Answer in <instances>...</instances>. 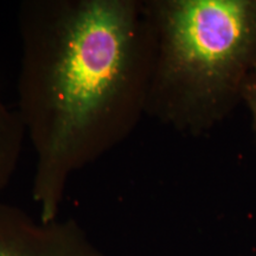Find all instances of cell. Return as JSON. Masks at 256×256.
<instances>
[{
    "instance_id": "obj_4",
    "label": "cell",
    "mask_w": 256,
    "mask_h": 256,
    "mask_svg": "<svg viewBox=\"0 0 256 256\" xmlns=\"http://www.w3.org/2000/svg\"><path fill=\"white\" fill-rule=\"evenodd\" d=\"M26 134L17 110H11L0 96V192L17 171Z\"/></svg>"
},
{
    "instance_id": "obj_3",
    "label": "cell",
    "mask_w": 256,
    "mask_h": 256,
    "mask_svg": "<svg viewBox=\"0 0 256 256\" xmlns=\"http://www.w3.org/2000/svg\"><path fill=\"white\" fill-rule=\"evenodd\" d=\"M0 256H106L72 218L44 222L0 203Z\"/></svg>"
},
{
    "instance_id": "obj_2",
    "label": "cell",
    "mask_w": 256,
    "mask_h": 256,
    "mask_svg": "<svg viewBox=\"0 0 256 256\" xmlns=\"http://www.w3.org/2000/svg\"><path fill=\"white\" fill-rule=\"evenodd\" d=\"M146 8L154 31L146 115L206 133L256 72V0H146Z\"/></svg>"
},
{
    "instance_id": "obj_5",
    "label": "cell",
    "mask_w": 256,
    "mask_h": 256,
    "mask_svg": "<svg viewBox=\"0 0 256 256\" xmlns=\"http://www.w3.org/2000/svg\"><path fill=\"white\" fill-rule=\"evenodd\" d=\"M242 100L248 106L249 112L252 114V127H254V132L256 136V72L254 75H252V78L248 80L247 84L243 89Z\"/></svg>"
},
{
    "instance_id": "obj_1",
    "label": "cell",
    "mask_w": 256,
    "mask_h": 256,
    "mask_svg": "<svg viewBox=\"0 0 256 256\" xmlns=\"http://www.w3.org/2000/svg\"><path fill=\"white\" fill-rule=\"evenodd\" d=\"M18 113L34 154L32 198L58 218L72 176L146 115L154 31L146 0H25Z\"/></svg>"
}]
</instances>
